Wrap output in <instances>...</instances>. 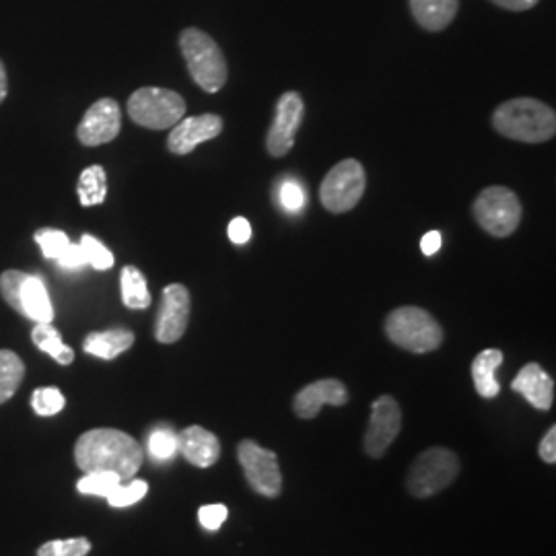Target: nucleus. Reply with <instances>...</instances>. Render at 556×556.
<instances>
[{
    "label": "nucleus",
    "mask_w": 556,
    "mask_h": 556,
    "mask_svg": "<svg viewBox=\"0 0 556 556\" xmlns=\"http://www.w3.org/2000/svg\"><path fill=\"white\" fill-rule=\"evenodd\" d=\"M349 402V392L342 381L338 379H319L316 383H309L295 396L293 408L299 418L318 417L324 404L344 406Z\"/></svg>",
    "instance_id": "nucleus-16"
},
{
    "label": "nucleus",
    "mask_w": 556,
    "mask_h": 556,
    "mask_svg": "<svg viewBox=\"0 0 556 556\" xmlns=\"http://www.w3.org/2000/svg\"><path fill=\"white\" fill-rule=\"evenodd\" d=\"M278 199H280V206L287 213L295 215V213H301L305 206V190L298 179H282L278 186Z\"/></svg>",
    "instance_id": "nucleus-32"
},
{
    "label": "nucleus",
    "mask_w": 556,
    "mask_h": 556,
    "mask_svg": "<svg viewBox=\"0 0 556 556\" xmlns=\"http://www.w3.org/2000/svg\"><path fill=\"white\" fill-rule=\"evenodd\" d=\"M420 250L425 256H435L441 250V233L429 231L425 238L420 239Z\"/></svg>",
    "instance_id": "nucleus-38"
},
{
    "label": "nucleus",
    "mask_w": 556,
    "mask_h": 556,
    "mask_svg": "<svg viewBox=\"0 0 556 556\" xmlns=\"http://www.w3.org/2000/svg\"><path fill=\"white\" fill-rule=\"evenodd\" d=\"M402 429V410L392 396H381L371 406V418L365 433V452L371 457H381L396 441Z\"/></svg>",
    "instance_id": "nucleus-12"
},
{
    "label": "nucleus",
    "mask_w": 556,
    "mask_h": 556,
    "mask_svg": "<svg viewBox=\"0 0 556 556\" xmlns=\"http://www.w3.org/2000/svg\"><path fill=\"white\" fill-rule=\"evenodd\" d=\"M303 112H305V105L299 93L289 91L280 96L273 126L266 137V149L273 157H285L293 149L295 135L303 122Z\"/></svg>",
    "instance_id": "nucleus-11"
},
{
    "label": "nucleus",
    "mask_w": 556,
    "mask_h": 556,
    "mask_svg": "<svg viewBox=\"0 0 556 556\" xmlns=\"http://www.w3.org/2000/svg\"><path fill=\"white\" fill-rule=\"evenodd\" d=\"M119 287H122V301L126 307L147 309L151 305V293L139 268L126 266L119 277Z\"/></svg>",
    "instance_id": "nucleus-22"
},
{
    "label": "nucleus",
    "mask_w": 556,
    "mask_h": 556,
    "mask_svg": "<svg viewBox=\"0 0 556 556\" xmlns=\"http://www.w3.org/2000/svg\"><path fill=\"white\" fill-rule=\"evenodd\" d=\"M91 551V542L87 538H66L50 540L41 544L36 556H87Z\"/></svg>",
    "instance_id": "nucleus-28"
},
{
    "label": "nucleus",
    "mask_w": 556,
    "mask_h": 556,
    "mask_svg": "<svg viewBox=\"0 0 556 556\" xmlns=\"http://www.w3.org/2000/svg\"><path fill=\"white\" fill-rule=\"evenodd\" d=\"M365 192V169L357 160L340 161L334 165L319 188V200L326 211L340 215L349 213L363 199Z\"/></svg>",
    "instance_id": "nucleus-9"
},
{
    "label": "nucleus",
    "mask_w": 556,
    "mask_h": 556,
    "mask_svg": "<svg viewBox=\"0 0 556 556\" xmlns=\"http://www.w3.org/2000/svg\"><path fill=\"white\" fill-rule=\"evenodd\" d=\"M122 128L119 105L114 100L96 101L83 116L77 137L85 147H100L116 139Z\"/></svg>",
    "instance_id": "nucleus-14"
},
{
    "label": "nucleus",
    "mask_w": 556,
    "mask_h": 556,
    "mask_svg": "<svg viewBox=\"0 0 556 556\" xmlns=\"http://www.w3.org/2000/svg\"><path fill=\"white\" fill-rule=\"evenodd\" d=\"M122 482V478L112 472H91L85 475L77 482V491L80 495H96V497H108Z\"/></svg>",
    "instance_id": "nucleus-27"
},
{
    "label": "nucleus",
    "mask_w": 556,
    "mask_h": 556,
    "mask_svg": "<svg viewBox=\"0 0 556 556\" xmlns=\"http://www.w3.org/2000/svg\"><path fill=\"white\" fill-rule=\"evenodd\" d=\"M7 91H9V85H7V71H4V64L0 62V103L7 98Z\"/></svg>",
    "instance_id": "nucleus-40"
},
{
    "label": "nucleus",
    "mask_w": 556,
    "mask_h": 556,
    "mask_svg": "<svg viewBox=\"0 0 556 556\" xmlns=\"http://www.w3.org/2000/svg\"><path fill=\"white\" fill-rule=\"evenodd\" d=\"M459 472V459L445 447H433L415 459L408 472V491L418 498L433 497L447 489Z\"/></svg>",
    "instance_id": "nucleus-7"
},
{
    "label": "nucleus",
    "mask_w": 556,
    "mask_h": 556,
    "mask_svg": "<svg viewBox=\"0 0 556 556\" xmlns=\"http://www.w3.org/2000/svg\"><path fill=\"white\" fill-rule=\"evenodd\" d=\"M56 262H59L60 268H64V270H79L83 266H87V260H85V254H83L79 243H71L60 254Z\"/></svg>",
    "instance_id": "nucleus-35"
},
{
    "label": "nucleus",
    "mask_w": 556,
    "mask_h": 556,
    "mask_svg": "<svg viewBox=\"0 0 556 556\" xmlns=\"http://www.w3.org/2000/svg\"><path fill=\"white\" fill-rule=\"evenodd\" d=\"M477 223L493 238H507L516 231L521 220V204L509 188L491 186L482 190L475 200Z\"/></svg>",
    "instance_id": "nucleus-8"
},
{
    "label": "nucleus",
    "mask_w": 556,
    "mask_h": 556,
    "mask_svg": "<svg viewBox=\"0 0 556 556\" xmlns=\"http://www.w3.org/2000/svg\"><path fill=\"white\" fill-rule=\"evenodd\" d=\"M498 135L519 142H546L556 132L555 110L532 98H519L498 105L493 114Z\"/></svg>",
    "instance_id": "nucleus-2"
},
{
    "label": "nucleus",
    "mask_w": 556,
    "mask_h": 556,
    "mask_svg": "<svg viewBox=\"0 0 556 556\" xmlns=\"http://www.w3.org/2000/svg\"><path fill=\"white\" fill-rule=\"evenodd\" d=\"M386 334L404 351L431 353L443 342V330L427 309L422 307H397L386 319Z\"/></svg>",
    "instance_id": "nucleus-4"
},
{
    "label": "nucleus",
    "mask_w": 556,
    "mask_h": 556,
    "mask_svg": "<svg viewBox=\"0 0 556 556\" xmlns=\"http://www.w3.org/2000/svg\"><path fill=\"white\" fill-rule=\"evenodd\" d=\"M31 340L40 351L50 355L60 365H71L75 361L73 349H68L62 342L59 330L52 324H36V328L31 332Z\"/></svg>",
    "instance_id": "nucleus-23"
},
{
    "label": "nucleus",
    "mask_w": 556,
    "mask_h": 556,
    "mask_svg": "<svg viewBox=\"0 0 556 556\" xmlns=\"http://www.w3.org/2000/svg\"><path fill=\"white\" fill-rule=\"evenodd\" d=\"M223 132V119L217 114H202L194 118H181L172 128L167 149L174 155H188L206 140L217 139Z\"/></svg>",
    "instance_id": "nucleus-15"
},
{
    "label": "nucleus",
    "mask_w": 556,
    "mask_h": 556,
    "mask_svg": "<svg viewBox=\"0 0 556 556\" xmlns=\"http://www.w3.org/2000/svg\"><path fill=\"white\" fill-rule=\"evenodd\" d=\"M36 241L41 248V254L48 260H56L60 254L71 245V239L59 229H40L36 233Z\"/></svg>",
    "instance_id": "nucleus-33"
},
{
    "label": "nucleus",
    "mask_w": 556,
    "mask_h": 556,
    "mask_svg": "<svg viewBox=\"0 0 556 556\" xmlns=\"http://www.w3.org/2000/svg\"><path fill=\"white\" fill-rule=\"evenodd\" d=\"M147 493H149V484L144 480H132L128 484L119 482L118 486L105 498L112 507L122 509V507H130V505L139 503L140 498L144 497Z\"/></svg>",
    "instance_id": "nucleus-31"
},
{
    "label": "nucleus",
    "mask_w": 556,
    "mask_h": 556,
    "mask_svg": "<svg viewBox=\"0 0 556 556\" xmlns=\"http://www.w3.org/2000/svg\"><path fill=\"white\" fill-rule=\"evenodd\" d=\"M459 0H410L413 17L427 31H443L456 20Z\"/></svg>",
    "instance_id": "nucleus-19"
},
{
    "label": "nucleus",
    "mask_w": 556,
    "mask_h": 556,
    "mask_svg": "<svg viewBox=\"0 0 556 556\" xmlns=\"http://www.w3.org/2000/svg\"><path fill=\"white\" fill-rule=\"evenodd\" d=\"M147 452L155 462L174 459L179 454L178 433L167 425L155 427L147 439Z\"/></svg>",
    "instance_id": "nucleus-26"
},
{
    "label": "nucleus",
    "mask_w": 556,
    "mask_h": 556,
    "mask_svg": "<svg viewBox=\"0 0 556 556\" xmlns=\"http://www.w3.org/2000/svg\"><path fill=\"white\" fill-rule=\"evenodd\" d=\"M0 293L21 316L34 319L36 324H52L54 305L50 301L43 278L38 275L7 270L0 277Z\"/></svg>",
    "instance_id": "nucleus-5"
},
{
    "label": "nucleus",
    "mask_w": 556,
    "mask_h": 556,
    "mask_svg": "<svg viewBox=\"0 0 556 556\" xmlns=\"http://www.w3.org/2000/svg\"><path fill=\"white\" fill-rule=\"evenodd\" d=\"M227 516H229V511H227L225 505H204V507H200L199 511L200 526L204 530L217 532L220 526L225 523Z\"/></svg>",
    "instance_id": "nucleus-34"
},
{
    "label": "nucleus",
    "mask_w": 556,
    "mask_h": 556,
    "mask_svg": "<svg viewBox=\"0 0 556 556\" xmlns=\"http://www.w3.org/2000/svg\"><path fill=\"white\" fill-rule=\"evenodd\" d=\"M238 456L243 475L256 493L268 498L280 495L282 475H280V466H278V457L275 452L260 447L258 443L252 439H245L239 443Z\"/></svg>",
    "instance_id": "nucleus-10"
},
{
    "label": "nucleus",
    "mask_w": 556,
    "mask_h": 556,
    "mask_svg": "<svg viewBox=\"0 0 556 556\" xmlns=\"http://www.w3.org/2000/svg\"><path fill=\"white\" fill-rule=\"evenodd\" d=\"M83 206H98L108 197V176L101 165H91L83 169L79 186H77Z\"/></svg>",
    "instance_id": "nucleus-24"
},
{
    "label": "nucleus",
    "mask_w": 556,
    "mask_h": 556,
    "mask_svg": "<svg viewBox=\"0 0 556 556\" xmlns=\"http://www.w3.org/2000/svg\"><path fill=\"white\" fill-rule=\"evenodd\" d=\"M179 48L188 64L194 83L206 93H217L227 83V60L220 52L219 43L197 27L184 29L179 36Z\"/></svg>",
    "instance_id": "nucleus-3"
},
{
    "label": "nucleus",
    "mask_w": 556,
    "mask_h": 556,
    "mask_svg": "<svg viewBox=\"0 0 556 556\" xmlns=\"http://www.w3.org/2000/svg\"><path fill=\"white\" fill-rule=\"evenodd\" d=\"M190 321V293L184 285H169L163 289L155 337L161 344H174L186 334Z\"/></svg>",
    "instance_id": "nucleus-13"
},
{
    "label": "nucleus",
    "mask_w": 556,
    "mask_h": 556,
    "mask_svg": "<svg viewBox=\"0 0 556 556\" xmlns=\"http://www.w3.org/2000/svg\"><path fill=\"white\" fill-rule=\"evenodd\" d=\"M178 447L179 454L199 468H211L220 456L219 438L199 425H192L179 433Z\"/></svg>",
    "instance_id": "nucleus-18"
},
{
    "label": "nucleus",
    "mask_w": 556,
    "mask_h": 556,
    "mask_svg": "<svg viewBox=\"0 0 556 556\" xmlns=\"http://www.w3.org/2000/svg\"><path fill=\"white\" fill-rule=\"evenodd\" d=\"M66 400L59 388H38L31 396V408L40 417H54L64 408Z\"/></svg>",
    "instance_id": "nucleus-30"
},
{
    "label": "nucleus",
    "mask_w": 556,
    "mask_h": 556,
    "mask_svg": "<svg viewBox=\"0 0 556 556\" xmlns=\"http://www.w3.org/2000/svg\"><path fill=\"white\" fill-rule=\"evenodd\" d=\"M514 392L526 397L538 410H551L555 402V381L538 365L528 363L511 383Z\"/></svg>",
    "instance_id": "nucleus-17"
},
{
    "label": "nucleus",
    "mask_w": 556,
    "mask_h": 556,
    "mask_svg": "<svg viewBox=\"0 0 556 556\" xmlns=\"http://www.w3.org/2000/svg\"><path fill=\"white\" fill-rule=\"evenodd\" d=\"M25 378V365L13 351H0V404L15 396Z\"/></svg>",
    "instance_id": "nucleus-25"
},
{
    "label": "nucleus",
    "mask_w": 556,
    "mask_h": 556,
    "mask_svg": "<svg viewBox=\"0 0 556 556\" xmlns=\"http://www.w3.org/2000/svg\"><path fill=\"white\" fill-rule=\"evenodd\" d=\"M540 457L546 464H555L556 462V427H551L548 433L540 441Z\"/></svg>",
    "instance_id": "nucleus-37"
},
{
    "label": "nucleus",
    "mask_w": 556,
    "mask_h": 556,
    "mask_svg": "<svg viewBox=\"0 0 556 556\" xmlns=\"http://www.w3.org/2000/svg\"><path fill=\"white\" fill-rule=\"evenodd\" d=\"M135 344V334L126 328H112L105 332H93L85 338L83 349L93 357L112 361Z\"/></svg>",
    "instance_id": "nucleus-20"
},
{
    "label": "nucleus",
    "mask_w": 556,
    "mask_h": 556,
    "mask_svg": "<svg viewBox=\"0 0 556 556\" xmlns=\"http://www.w3.org/2000/svg\"><path fill=\"white\" fill-rule=\"evenodd\" d=\"M75 459L85 475L112 472L128 480L139 472L144 452L137 439L118 429H93L80 435L75 445Z\"/></svg>",
    "instance_id": "nucleus-1"
},
{
    "label": "nucleus",
    "mask_w": 556,
    "mask_h": 556,
    "mask_svg": "<svg viewBox=\"0 0 556 556\" xmlns=\"http://www.w3.org/2000/svg\"><path fill=\"white\" fill-rule=\"evenodd\" d=\"M186 114L184 98L160 87H142L128 100V116L142 128L165 130L174 128Z\"/></svg>",
    "instance_id": "nucleus-6"
},
{
    "label": "nucleus",
    "mask_w": 556,
    "mask_h": 556,
    "mask_svg": "<svg viewBox=\"0 0 556 556\" xmlns=\"http://www.w3.org/2000/svg\"><path fill=\"white\" fill-rule=\"evenodd\" d=\"M503 363V353L497 349H489L478 353L475 363H472V379L477 388L478 396L495 397L501 392L495 371Z\"/></svg>",
    "instance_id": "nucleus-21"
},
{
    "label": "nucleus",
    "mask_w": 556,
    "mask_h": 556,
    "mask_svg": "<svg viewBox=\"0 0 556 556\" xmlns=\"http://www.w3.org/2000/svg\"><path fill=\"white\" fill-rule=\"evenodd\" d=\"M79 245L87 264L93 266L96 270H110L114 266V254L101 243L100 239H96L93 236H83Z\"/></svg>",
    "instance_id": "nucleus-29"
},
{
    "label": "nucleus",
    "mask_w": 556,
    "mask_h": 556,
    "mask_svg": "<svg viewBox=\"0 0 556 556\" xmlns=\"http://www.w3.org/2000/svg\"><path fill=\"white\" fill-rule=\"evenodd\" d=\"M493 2L507 11H528L538 4V0H493Z\"/></svg>",
    "instance_id": "nucleus-39"
},
{
    "label": "nucleus",
    "mask_w": 556,
    "mask_h": 556,
    "mask_svg": "<svg viewBox=\"0 0 556 556\" xmlns=\"http://www.w3.org/2000/svg\"><path fill=\"white\" fill-rule=\"evenodd\" d=\"M227 233H229V239H231L233 243L243 245V243H248L250 238H252V225L248 223V219L238 217V219H233L231 223H229V229H227Z\"/></svg>",
    "instance_id": "nucleus-36"
}]
</instances>
